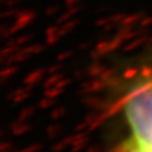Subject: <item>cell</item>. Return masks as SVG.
Returning a JSON list of instances; mask_svg holds the SVG:
<instances>
[{
    "label": "cell",
    "mask_w": 152,
    "mask_h": 152,
    "mask_svg": "<svg viewBox=\"0 0 152 152\" xmlns=\"http://www.w3.org/2000/svg\"><path fill=\"white\" fill-rule=\"evenodd\" d=\"M115 152H152V150H148L146 147L138 145L134 140L131 138L129 141L122 143Z\"/></svg>",
    "instance_id": "obj_2"
},
{
    "label": "cell",
    "mask_w": 152,
    "mask_h": 152,
    "mask_svg": "<svg viewBox=\"0 0 152 152\" xmlns=\"http://www.w3.org/2000/svg\"><path fill=\"white\" fill-rule=\"evenodd\" d=\"M124 115L137 143L152 150V76L132 85L124 98Z\"/></svg>",
    "instance_id": "obj_1"
}]
</instances>
